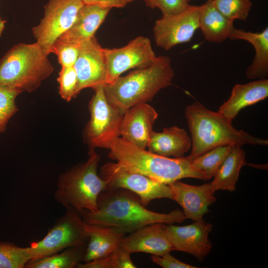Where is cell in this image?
<instances>
[{"instance_id": "obj_1", "label": "cell", "mask_w": 268, "mask_h": 268, "mask_svg": "<svg viewBox=\"0 0 268 268\" xmlns=\"http://www.w3.org/2000/svg\"><path fill=\"white\" fill-rule=\"evenodd\" d=\"M97 204L95 212H80L86 223L115 227L127 233L155 223L171 224L186 219L180 209L168 213L149 210L142 205L136 194L123 188L102 191L98 197Z\"/></svg>"}, {"instance_id": "obj_2", "label": "cell", "mask_w": 268, "mask_h": 268, "mask_svg": "<svg viewBox=\"0 0 268 268\" xmlns=\"http://www.w3.org/2000/svg\"><path fill=\"white\" fill-rule=\"evenodd\" d=\"M108 156L128 170L170 185L185 178L207 180L187 157L170 158L140 148L121 137L110 145Z\"/></svg>"}, {"instance_id": "obj_3", "label": "cell", "mask_w": 268, "mask_h": 268, "mask_svg": "<svg viewBox=\"0 0 268 268\" xmlns=\"http://www.w3.org/2000/svg\"><path fill=\"white\" fill-rule=\"evenodd\" d=\"M174 71L168 56H158L148 67L136 68L104 85L109 102L123 114L134 105L150 101L161 89L172 84Z\"/></svg>"}, {"instance_id": "obj_4", "label": "cell", "mask_w": 268, "mask_h": 268, "mask_svg": "<svg viewBox=\"0 0 268 268\" xmlns=\"http://www.w3.org/2000/svg\"><path fill=\"white\" fill-rule=\"evenodd\" d=\"M185 116L191 134V160L217 146L245 144L267 145V139L254 137L235 129L231 122L198 101L187 106Z\"/></svg>"}, {"instance_id": "obj_5", "label": "cell", "mask_w": 268, "mask_h": 268, "mask_svg": "<svg viewBox=\"0 0 268 268\" xmlns=\"http://www.w3.org/2000/svg\"><path fill=\"white\" fill-rule=\"evenodd\" d=\"M48 56L36 42L14 45L0 61V85L20 93L36 90L54 71Z\"/></svg>"}, {"instance_id": "obj_6", "label": "cell", "mask_w": 268, "mask_h": 268, "mask_svg": "<svg viewBox=\"0 0 268 268\" xmlns=\"http://www.w3.org/2000/svg\"><path fill=\"white\" fill-rule=\"evenodd\" d=\"M89 157L62 174L59 177L54 197L63 207H72L80 213L97 210V199L107 189V182L97 174L100 156L93 150Z\"/></svg>"}, {"instance_id": "obj_7", "label": "cell", "mask_w": 268, "mask_h": 268, "mask_svg": "<svg viewBox=\"0 0 268 268\" xmlns=\"http://www.w3.org/2000/svg\"><path fill=\"white\" fill-rule=\"evenodd\" d=\"M89 102L90 118L84 130V138L89 145V152L96 148L109 149L120 136V128L123 115L109 102L104 85L95 89Z\"/></svg>"}, {"instance_id": "obj_8", "label": "cell", "mask_w": 268, "mask_h": 268, "mask_svg": "<svg viewBox=\"0 0 268 268\" xmlns=\"http://www.w3.org/2000/svg\"><path fill=\"white\" fill-rule=\"evenodd\" d=\"M55 222L46 235L30 247L32 260L60 252L67 248L87 245L88 235L81 213L72 207Z\"/></svg>"}, {"instance_id": "obj_9", "label": "cell", "mask_w": 268, "mask_h": 268, "mask_svg": "<svg viewBox=\"0 0 268 268\" xmlns=\"http://www.w3.org/2000/svg\"><path fill=\"white\" fill-rule=\"evenodd\" d=\"M99 176L107 182V190L118 188L128 190L139 197L145 207L157 199L167 198L173 200V193L169 185L131 171L117 162L104 164L100 169Z\"/></svg>"}, {"instance_id": "obj_10", "label": "cell", "mask_w": 268, "mask_h": 268, "mask_svg": "<svg viewBox=\"0 0 268 268\" xmlns=\"http://www.w3.org/2000/svg\"><path fill=\"white\" fill-rule=\"evenodd\" d=\"M81 0H48L44 16L32 29L38 43L49 55L55 42L72 26L80 9Z\"/></svg>"}, {"instance_id": "obj_11", "label": "cell", "mask_w": 268, "mask_h": 268, "mask_svg": "<svg viewBox=\"0 0 268 268\" xmlns=\"http://www.w3.org/2000/svg\"><path fill=\"white\" fill-rule=\"evenodd\" d=\"M104 53L107 69L106 84L112 82L129 69L151 66L158 58L149 39L142 36L121 48H104Z\"/></svg>"}, {"instance_id": "obj_12", "label": "cell", "mask_w": 268, "mask_h": 268, "mask_svg": "<svg viewBox=\"0 0 268 268\" xmlns=\"http://www.w3.org/2000/svg\"><path fill=\"white\" fill-rule=\"evenodd\" d=\"M200 5H191L184 11L164 15L157 19L153 28L157 46L166 51L189 42L199 28Z\"/></svg>"}, {"instance_id": "obj_13", "label": "cell", "mask_w": 268, "mask_h": 268, "mask_svg": "<svg viewBox=\"0 0 268 268\" xmlns=\"http://www.w3.org/2000/svg\"><path fill=\"white\" fill-rule=\"evenodd\" d=\"M79 92L86 88L95 89L107 83V69L104 48L95 36L83 42L73 65Z\"/></svg>"}, {"instance_id": "obj_14", "label": "cell", "mask_w": 268, "mask_h": 268, "mask_svg": "<svg viewBox=\"0 0 268 268\" xmlns=\"http://www.w3.org/2000/svg\"><path fill=\"white\" fill-rule=\"evenodd\" d=\"M163 228L175 251L189 253L202 260L211 250L208 235L213 227L209 223L202 221L185 226L163 224Z\"/></svg>"}, {"instance_id": "obj_15", "label": "cell", "mask_w": 268, "mask_h": 268, "mask_svg": "<svg viewBox=\"0 0 268 268\" xmlns=\"http://www.w3.org/2000/svg\"><path fill=\"white\" fill-rule=\"evenodd\" d=\"M158 115L156 110L147 103L133 106L123 115L120 137L146 149Z\"/></svg>"}, {"instance_id": "obj_16", "label": "cell", "mask_w": 268, "mask_h": 268, "mask_svg": "<svg viewBox=\"0 0 268 268\" xmlns=\"http://www.w3.org/2000/svg\"><path fill=\"white\" fill-rule=\"evenodd\" d=\"M173 193V200L183 208L186 219L202 221L208 206L216 201L215 190L210 183L199 186L177 181L169 185Z\"/></svg>"}, {"instance_id": "obj_17", "label": "cell", "mask_w": 268, "mask_h": 268, "mask_svg": "<svg viewBox=\"0 0 268 268\" xmlns=\"http://www.w3.org/2000/svg\"><path fill=\"white\" fill-rule=\"evenodd\" d=\"M163 224H151L125 235L120 246L131 254L144 252L159 256L174 251L165 234Z\"/></svg>"}, {"instance_id": "obj_18", "label": "cell", "mask_w": 268, "mask_h": 268, "mask_svg": "<svg viewBox=\"0 0 268 268\" xmlns=\"http://www.w3.org/2000/svg\"><path fill=\"white\" fill-rule=\"evenodd\" d=\"M111 8L84 5L70 28L57 40L80 46L94 36Z\"/></svg>"}, {"instance_id": "obj_19", "label": "cell", "mask_w": 268, "mask_h": 268, "mask_svg": "<svg viewBox=\"0 0 268 268\" xmlns=\"http://www.w3.org/2000/svg\"><path fill=\"white\" fill-rule=\"evenodd\" d=\"M268 96V79H260L246 84H237L232 88L228 99L218 112L232 120L242 109L265 99Z\"/></svg>"}, {"instance_id": "obj_20", "label": "cell", "mask_w": 268, "mask_h": 268, "mask_svg": "<svg viewBox=\"0 0 268 268\" xmlns=\"http://www.w3.org/2000/svg\"><path fill=\"white\" fill-rule=\"evenodd\" d=\"M88 241L83 262L109 256L120 246L123 237L127 234L115 227L86 223Z\"/></svg>"}, {"instance_id": "obj_21", "label": "cell", "mask_w": 268, "mask_h": 268, "mask_svg": "<svg viewBox=\"0 0 268 268\" xmlns=\"http://www.w3.org/2000/svg\"><path fill=\"white\" fill-rule=\"evenodd\" d=\"M191 146V138L185 130L173 126L164 128L162 132L153 131L147 148L149 151L159 155L180 158Z\"/></svg>"}, {"instance_id": "obj_22", "label": "cell", "mask_w": 268, "mask_h": 268, "mask_svg": "<svg viewBox=\"0 0 268 268\" xmlns=\"http://www.w3.org/2000/svg\"><path fill=\"white\" fill-rule=\"evenodd\" d=\"M229 38L246 41L251 44L255 49L254 59L246 70L247 78L250 79L266 78L268 75V27L260 32L235 28Z\"/></svg>"}, {"instance_id": "obj_23", "label": "cell", "mask_w": 268, "mask_h": 268, "mask_svg": "<svg viewBox=\"0 0 268 268\" xmlns=\"http://www.w3.org/2000/svg\"><path fill=\"white\" fill-rule=\"evenodd\" d=\"M199 28L208 41L220 43L229 38L235 27L233 21L223 16L215 7L213 0L200 5Z\"/></svg>"}, {"instance_id": "obj_24", "label": "cell", "mask_w": 268, "mask_h": 268, "mask_svg": "<svg viewBox=\"0 0 268 268\" xmlns=\"http://www.w3.org/2000/svg\"><path fill=\"white\" fill-rule=\"evenodd\" d=\"M241 146L233 145L229 154L214 174L210 184L215 190L235 191L240 171L246 164V154Z\"/></svg>"}, {"instance_id": "obj_25", "label": "cell", "mask_w": 268, "mask_h": 268, "mask_svg": "<svg viewBox=\"0 0 268 268\" xmlns=\"http://www.w3.org/2000/svg\"><path fill=\"white\" fill-rule=\"evenodd\" d=\"M87 245L67 248L59 253L29 261L25 268H74L83 261Z\"/></svg>"}, {"instance_id": "obj_26", "label": "cell", "mask_w": 268, "mask_h": 268, "mask_svg": "<svg viewBox=\"0 0 268 268\" xmlns=\"http://www.w3.org/2000/svg\"><path fill=\"white\" fill-rule=\"evenodd\" d=\"M233 145L213 148L191 160L193 166L209 180L222 164Z\"/></svg>"}, {"instance_id": "obj_27", "label": "cell", "mask_w": 268, "mask_h": 268, "mask_svg": "<svg viewBox=\"0 0 268 268\" xmlns=\"http://www.w3.org/2000/svg\"><path fill=\"white\" fill-rule=\"evenodd\" d=\"M31 260L29 247L23 248L0 242V268H24Z\"/></svg>"}, {"instance_id": "obj_28", "label": "cell", "mask_w": 268, "mask_h": 268, "mask_svg": "<svg viewBox=\"0 0 268 268\" xmlns=\"http://www.w3.org/2000/svg\"><path fill=\"white\" fill-rule=\"evenodd\" d=\"M217 9L232 21L246 20L252 6L251 0H213Z\"/></svg>"}, {"instance_id": "obj_29", "label": "cell", "mask_w": 268, "mask_h": 268, "mask_svg": "<svg viewBox=\"0 0 268 268\" xmlns=\"http://www.w3.org/2000/svg\"><path fill=\"white\" fill-rule=\"evenodd\" d=\"M59 84V94L67 101L74 98L80 92L76 72L72 67H61L57 78Z\"/></svg>"}, {"instance_id": "obj_30", "label": "cell", "mask_w": 268, "mask_h": 268, "mask_svg": "<svg viewBox=\"0 0 268 268\" xmlns=\"http://www.w3.org/2000/svg\"><path fill=\"white\" fill-rule=\"evenodd\" d=\"M18 91L0 85V133L3 132L10 118L18 111L15 104Z\"/></svg>"}, {"instance_id": "obj_31", "label": "cell", "mask_w": 268, "mask_h": 268, "mask_svg": "<svg viewBox=\"0 0 268 268\" xmlns=\"http://www.w3.org/2000/svg\"><path fill=\"white\" fill-rule=\"evenodd\" d=\"M80 46L57 40L51 48V53L57 56L61 67H72L78 57Z\"/></svg>"}, {"instance_id": "obj_32", "label": "cell", "mask_w": 268, "mask_h": 268, "mask_svg": "<svg viewBox=\"0 0 268 268\" xmlns=\"http://www.w3.org/2000/svg\"><path fill=\"white\" fill-rule=\"evenodd\" d=\"M192 0H144L147 6L151 8H157L162 13V15H169L181 13L191 4Z\"/></svg>"}, {"instance_id": "obj_33", "label": "cell", "mask_w": 268, "mask_h": 268, "mask_svg": "<svg viewBox=\"0 0 268 268\" xmlns=\"http://www.w3.org/2000/svg\"><path fill=\"white\" fill-rule=\"evenodd\" d=\"M131 254L121 246L117 248L110 255L113 268H136L131 260Z\"/></svg>"}, {"instance_id": "obj_34", "label": "cell", "mask_w": 268, "mask_h": 268, "mask_svg": "<svg viewBox=\"0 0 268 268\" xmlns=\"http://www.w3.org/2000/svg\"><path fill=\"white\" fill-rule=\"evenodd\" d=\"M152 262L163 268H196L197 267L181 262L172 255L170 253L159 256H151Z\"/></svg>"}, {"instance_id": "obj_35", "label": "cell", "mask_w": 268, "mask_h": 268, "mask_svg": "<svg viewBox=\"0 0 268 268\" xmlns=\"http://www.w3.org/2000/svg\"><path fill=\"white\" fill-rule=\"evenodd\" d=\"M84 5H98L104 8H122L129 2L128 0H81Z\"/></svg>"}, {"instance_id": "obj_36", "label": "cell", "mask_w": 268, "mask_h": 268, "mask_svg": "<svg viewBox=\"0 0 268 268\" xmlns=\"http://www.w3.org/2000/svg\"><path fill=\"white\" fill-rule=\"evenodd\" d=\"M77 268H113L111 256L96 259L84 263H79L77 265Z\"/></svg>"}, {"instance_id": "obj_37", "label": "cell", "mask_w": 268, "mask_h": 268, "mask_svg": "<svg viewBox=\"0 0 268 268\" xmlns=\"http://www.w3.org/2000/svg\"><path fill=\"white\" fill-rule=\"evenodd\" d=\"M5 21L3 20L0 16V37L1 36V34L3 32V31L4 28V24Z\"/></svg>"}, {"instance_id": "obj_38", "label": "cell", "mask_w": 268, "mask_h": 268, "mask_svg": "<svg viewBox=\"0 0 268 268\" xmlns=\"http://www.w3.org/2000/svg\"><path fill=\"white\" fill-rule=\"evenodd\" d=\"M133 0H128V2L129 3V2H132V1H133Z\"/></svg>"}]
</instances>
